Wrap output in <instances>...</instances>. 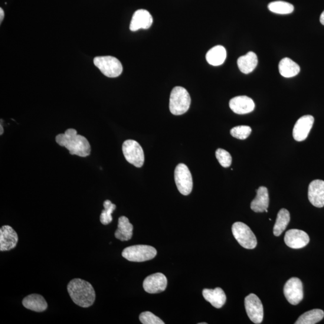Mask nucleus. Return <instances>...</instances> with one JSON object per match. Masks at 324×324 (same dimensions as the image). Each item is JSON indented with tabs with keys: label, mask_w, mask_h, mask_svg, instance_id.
<instances>
[{
	"label": "nucleus",
	"mask_w": 324,
	"mask_h": 324,
	"mask_svg": "<svg viewBox=\"0 0 324 324\" xmlns=\"http://www.w3.org/2000/svg\"><path fill=\"white\" fill-rule=\"evenodd\" d=\"M251 132L250 127L247 126H239L234 127L231 131V135L235 138L244 140L250 136Z\"/></svg>",
	"instance_id": "c85d7f7f"
},
{
	"label": "nucleus",
	"mask_w": 324,
	"mask_h": 324,
	"mask_svg": "<svg viewBox=\"0 0 324 324\" xmlns=\"http://www.w3.org/2000/svg\"><path fill=\"white\" fill-rule=\"evenodd\" d=\"M191 103V96L185 88H173L169 99V110L173 115H183L189 110Z\"/></svg>",
	"instance_id": "7ed1b4c3"
},
{
	"label": "nucleus",
	"mask_w": 324,
	"mask_h": 324,
	"mask_svg": "<svg viewBox=\"0 0 324 324\" xmlns=\"http://www.w3.org/2000/svg\"><path fill=\"white\" fill-rule=\"evenodd\" d=\"M257 195L251 202L250 208L254 212H263L268 209L269 206V195L268 189L261 186L257 190Z\"/></svg>",
	"instance_id": "6ab92c4d"
},
{
	"label": "nucleus",
	"mask_w": 324,
	"mask_h": 324,
	"mask_svg": "<svg viewBox=\"0 0 324 324\" xmlns=\"http://www.w3.org/2000/svg\"><path fill=\"white\" fill-rule=\"evenodd\" d=\"M230 107L234 113L242 115L251 113L255 109V104L251 98L240 96L232 98L230 101Z\"/></svg>",
	"instance_id": "f3484780"
},
{
	"label": "nucleus",
	"mask_w": 324,
	"mask_h": 324,
	"mask_svg": "<svg viewBox=\"0 0 324 324\" xmlns=\"http://www.w3.org/2000/svg\"><path fill=\"white\" fill-rule=\"evenodd\" d=\"M0 127H1V132H0V135H2L3 133H4V129H3L2 124L1 125H0Z\"/></svg>",
	"instance_id": "72a5a7b5"
},
{
	"label": "nucleus",
	"mask_w": 324,
	"mask_h": 324,
	"mask_svg": "<svg viewBox=\"0 0 324 324\" xmlns=\"http://www.w3.org/2000/svg\"><path fill=\"white\" fill-rule=\"evenodd\" d=\"M166 277L160 273H155L146 278L143 281L144 290L149 294H157L163 292L167 286Z\"/></svg>",
	"instance_id": "f8f14e48"
},
{
	"label": "nucleus",
	"mask_w": 324,
	"mask_h": 324,
	"mask_svg": "<svg viewBox=\"0 0 324 324\" xmlns=\"http://www.w3.org/2000/svg\"><path fill=\"white\" fill-rule=\"evenodd\" d=\"M22 304L26 309L34 311L36 312H42L48 308V304L43 296L39 294H31L22 301Z\"/></svg>",
	"instance_id": "aec40b11"
},
{
	"label": "nucleus",
	"mask_w": 324,
	"mask_h": 324,
	"mask_svg": "<svg viewBox=\"0 0 324 324\" xmlns=\"http://www.w3.org/2000/svg\"><path fill=\"white\" fill-rule=\"evenodd\" d=\"M133 225L130 223L129 219L125 216H122L119 219L115 237L121 241H128L133 236Z\"/></svg>",
	"instance_id": "4be33fe9"
},
{
	"label": "nucleus",
	"mask_w": 324,
	"mask_h": 324,
	"mask_svg": "<svg viewBox=\"0 0 324 324\" xmlns=\"http://www.w3.org/2000/svg\"><path fill=\"white\" fill-rule=\"evenodd\" d=\"M140 321L143 324H164L159 317L150 312H142L139 316Z\"/></svg>",
	"instance_id": "7c9ffc66"
},
{
	"label": "nucleus",
	"mask_w": 324,
	"mask_h": 324,
	"mask_svg": "<svg viewBox=\"0 0 324 324\" xmlns=\"http://www.w3.org/2000/svg\"><path fill=\"white\" fill-rule=\"evenodd\" d=\"M244 306L248 317L255 323L259 324L264 319L263 303L258 297L250 294L245 298Z\"/></svg>",
	"instance_id": "1a4fd4ad"
},
{
	"label": "nucleus",
	"mask_w": 324,
	"mask_h": 324,
	"mask_svg": "<svg viewBox=\"0 0 324 324\" xmlns=\"http://www.w3.org/2000/svg\"><path fill=\"white\" fill-rule=\"evenodd\" d=\"M157 250L155 247L148 245H135L124 248L122 256L132 262H144L155 258Z\"/></svg>",
	"instance_id": "20e7f679"
},
{
	"label": "nucleus",
	"mask_w": 324,
	"mask_h": 324,
	"mask_svg": "<svg viewBox=\"0 0 324 324\" xmlns=\"http://www.w3.org/2000/svg\"><path fill=\"white\" fill-rule=\"evenodd\" d=\"M309 200L317 208L324 207V181L313 180L310 183L308 189Z\"/></svg>",
	"instance_id": "2eb2a0df"
},
{
	"label": "nucleus",
	"mask_w": 324,
	"mask_h": 324,
	"mask_svg": "<svg viewBox=\"0 0 324 324\" xmlns=\"http://www.w3.org/2000/svg\"><path fill=\"white\" fill-rule=\"evenodd\" d=\"M283 293L288 302L293 305H297L303 299L302 281L297 277L291 278L284 284Z\"/></svg>",
	"instance_id": "9d476101"
},
{
	"label": "nucleus",
	"mask_w": 324,
	"mask_h": 324,
	"mask_svg": "<svg viewBox=\"0 0 324 324\" xmlns=\"http://www.w3.org/2000/svg\"><path fill=\"white\" fill-rule=\"evenodd\" d=\"M67 291L73 302L85 308L92 306L96 299L94 287L91 283L83 279L71 280L68 284Z\"/></svg>",
	"instance_id": "f03ea898"
},
{
	"label": "nucleus",
	"mask_w": 324,
	"mask_h": 324,
	"mask_svg": "<svg viewBox=\"0 0 324 324\" xmlns=\"http://www.w3.org/2000/svg\"><path fill=\"white\" fill-rule=\"evenodd\" d=\"M215 157L219 163L224 168H228L231 165L232 157L230 153L226 150L222 149H218L215 152Z\"/></svg>",
	"instance_id": "c756f323"
},
{
	"label": "nucleus",
	"mask_w": 324,
	"mask_h": 324,
	"mask_svg": "<svg viewBox=\"0 0 324 324\" xmlns=\"http://www.w3.org/2000/svg\"><path fill=\"white\" fill-rule=\"evenodd\" d=\"M314 120V117L310 115L300 118L294 127L293 134L294 139L299 142L305 140L312 128Z\"/></svg>",
	"instance_id": "ddd939ff"
},
{
	"label": "nucleus",
	"mask_w": 324,
	"mask_h": 324,
	"mask_svg": "<svg viewBox=\"0 0 324 324\" xmlns=\"http://www.w3.org/2000/svg\"><path fill=\"white\" fill-rule=\"evenodd\" d=\"M268 8L271 12L280 15L290 14L294 10L293 5L283 1L271 2L268 5Z\"/></svg>",
	"instance_id": "bb28decb"
},
{
	"label": "nucleus",
	"mask_w": 324,
	"mask_h": 324,
	"mask_svg": "<svg viewBox=\"0 0 324 324\" xmlns=\"http://www.w3.org/2000/svg\"><path fill=\"white\" fill-rule=\"evenodd\" d=\"M290 221V213L287 209L282 208L278 212L276 223L273 228L275 236L279 237L286 230Z\"/></svg>",
	"instance_id": "393cba45"
},
{
	"label": "nucleus",
	"mask_w": 324,
	"mask_h": 324,
	"mask_svg": "<svg viewBox=\"0 0 324 324\" xmlns=\"http://www.w3.org/2000/svg\"><path fill=\"white\" fill-rule=\"evenodd\" d=\"M202 294L205 300L217 309L221 308L227 300L225 293L221 287H216L214 290L204 289Z\"/></svg>",
	"instance_id": "a211bd4d"
},
{
	"label": "nucleus",
	"mask_w": 324,
	"mask_h": 324,
	"mask_svg": "<svg viewBox=\"0 0 324 324\" xmlns=\"http://www.w3.org/2000/svg\"><path fill=\"white\" fill-rule=\"evenodd\" d=\"M320 22L324 25V11L322 13V14L320 16Z\"/></svg>",
	"instance_id": "473e14b6"
},
{
	"label": "nucleus",
	"mask_w": 324,
	"mask_h": 324,
	"mask_svg": "<svg viewBox=\"0 0 324 324\" xmlns=\"http://www.w3.org/2000/svg\"><path fill=\"white\" fill-rule=\"evenodd\" d=\"M227 58V51L221 45L215 47L209 50L206 54V60L209 64L218 66L224 63Z\"/></svg>",
	"instance_id": "5701e85b"
},
{
	"label": "nucleus",
	"mask_w": 324,
	"mask_h": 324,
	"mask_svg": "<svg viewBox=\"0 0 324 324\" xmlns=\"http://www.w3.org/2000/svg\"><path fill=\"white\" fill-rule=\"evenodd\" d=\"M4 17H5V12L4 11H3V9L1 8L0 9V23H2V21H3V19H4Z\"/></svg>",
	"instance_id": "2f4dec72"
},
{
	"label": "nucleus",
	"mask_w": 324,
	"mask_h": 324,
	"mask_svg": "<svg viewBox=\"0 0 324 324\" xmlns=\"http://www.w3.org/2000/svg\"><path fill=\"white\" fill-rule=\"evenodd\" d=\"M284 240L288 247L299 249L306 246L309 243L310 238L306 232L294 229L286 232Z\"/></svg>",
	"instance_id": "9b49d317"
},
{
	"label": "nucleus",
	"mask_w": 324,
	"mask_h": 324,
	"mask_svg": "<svg viewBox=\"0 0 324 324\" xmlns=\"http://www.w3.org/2000/svg\"><path fill=\"white\" fill-rule=\"evenodd\" d=\"M104 209L101 212L100 217L101 223L104 225L110 224L113 221L112 214L116 208V205L110 200H106L103 203Z\"/></svg>",
	"instance_id": "cd10ccee"
},
{
	"label": "nucleus",
	"mask_w": 324,
	"mask_h": 324,
	"mask_svg": "<svg viewBox=\"0 0 324 324\" xmlns=\"http://www.w3.org/2000/svg\"><path fill=\"white\" fill-rule=\"evenodd\" d=\"M59 146L66 148L70 155L82 158L90 156L91 146L86 137L78 135L74 129H68L64 133L59 134L55 137Z\"/></svg>",
	"instance_id": "f257e3e1"
},
{
	"label": "nucleus",
	"mask_w": 324,
	"mask_h": 324,
	"mask_svg": "<svg viewBox=\"0 0 324 324\" xmlns=\"http://www.w3.org/2000/svg\"><path fill=\"white\" fill-rule=\"evenodd\" d=\"M18 241V234L14 229L9 225L3 226L0 230V250L13 249L17 245Z\"/></svg>",
	"instance_id": "4468645a"
},
{
	"label": "nucleus",
	"mask_w": 324,
	"mask_h": 324,
	"mask_svg": "<svg viewBox=\"0 0 324 324\" xmlns=\"http://www.w3.org/2000/svg\"><path fill=\"white\" fill-rule=\"evenodd\" d=\"M232 232L238 243L247 249H254L257 247V240L254 232L243 222H235L232 225Z\"/></svg>",
	"instance_id": "39448f33"
},
{
	"label": "nucleus",
	"mask_w": 324,
	"mask_h": 324,
	"mask_svg": "<svg viewBox=\"0 0 324 324\" xmlns=\"http://www.w3.org/2000/svg\"><path fill=\"white\" fill-rule=\"evenodd\" d=\"M324 317L323 311L321 309H313L308 311L299 317L296 324H315L321 320Z\"/></svg>",
	"instance_id": "a878e982"
},
{
	"label": "nucleus",
	"mask_w": 324,
	"mask_h": 324,
	"mask_svg": "<svg viewBox=\"0 0 324 324\" xmlns=\"http://www.w3.org/2000/svg\"><path fill=\"white\" fill-rule=\"evenodd\" d=\"M122 150L124 158L130 164L137 168H140L143 166L145 160L143 149L136 140L129 139L124 141Z\"/></svg>",
	"instance_id": "0eeeda50"
},
{
	"label": "nucleus",
	"mask_w": 324,
	"mask_h": 324,
	"mask_svg": "<svg viewBox=\"0 0 324 324\" xmlns=\"http://www.w3.org/2000/svg\"><path fill=\"white\" fill-rule=\"evenodd\" d=\"M258 63L257 55L254 52H248L237 60L239 69L244 74H248L253 71L257 67Z\"/></svg>",
	"instance_id": "412c9836"
},
{
	"label": "nucleus",
	"mask_w": 324,
	"mask_h": 324,
	"mask_svg": "<svg viewBox=\"0 0 324 324\" xmlns=\"http://www.w3.org/2000/svg\"><path fill=\"white\" fill-rule=\"evenodd\" d=\"M199 324H207L206 322L199 323Z\"/></svg>",
	"instance_id": "f704fd0d"
},
{
	"label": "nucleus",
	"mask_w": 324,
	"mask_h": 324,
	"mask_svg": "<svg viewBox=\"0 0 324 324\" xmlns=\"http://www.w3.org/2000/svg\"><path fill=\"white\" fill-rule=\"evenodd\" d=\"M174 178L178 191L183 195H188L193 189L192 176L188 168L184 163H179L176 166Z\"/></svg>",
	"instance_id": "6e6552de"
},
{
	"label": "nucleus",
	"mask_w": 324,
	"mask_h": 324,
	"mask_svg": "<svg viewBox=\"0 0 324 324\" xmlns=\"http://www.w3.org/2000/svg\"><path fill=\"white\" fill-rule=\"evenodd\" d=\"M94 64L107 77L117 78L123 72V68L121 62L112 56L94 58Z\"/></svg>",
	"instance_id": "423d86ee"
},
{
	"label": "nucleus",
	"mask_w": 324,
	"mask_h": 324,
	"mask_svg": "<svg viewBox=\"0 0 324 324\" xmlns=\"http://www.w3.org/2000/svg\"><path fill=\"white\" fill-rule=\"evenodd\" d=\"M153 19L149 11L144 9L137 10L132 16L130 29L136 31L140 29H149L153 24Z\"/></svg>",
	"instance_id": "dca6fc26"
},
{
	"label": "nucleus",
	"mask_w": 324,
	"mask_h": 324,
	"mask_svg": "<svg viewBox=\"0 0 324 324\" xmlns=\"http://www.w3.org/2000/svg\"><path fill=\"white\" fill-rule=\"evenodd\" d=\"M279 72L284 78H292L299 74L300 67L296 62L289 58H284L280 61Z\"/></svg>",
	"instance_id": "b1692460"
}]
</instances>
